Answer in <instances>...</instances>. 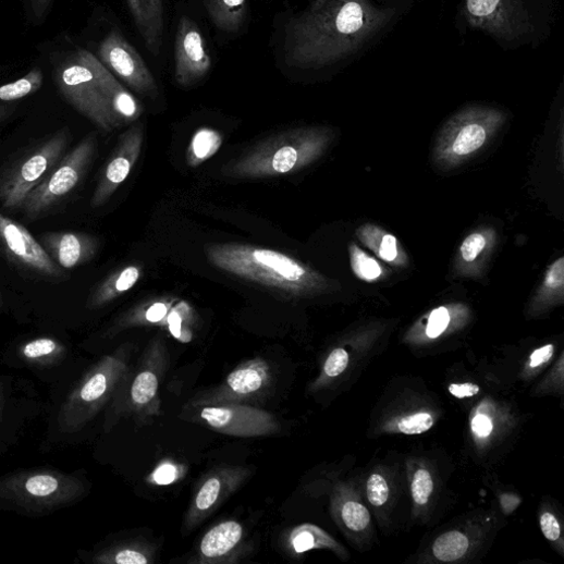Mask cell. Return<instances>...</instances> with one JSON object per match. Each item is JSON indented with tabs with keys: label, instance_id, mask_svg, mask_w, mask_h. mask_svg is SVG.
Returning <instances> with one entry per match:
<instances>
[{
	"label": "cell",
	"instance_id": "obj_40",
	"mask_svg": "<svg viewBox=\"0 0 564 564\" xmlns=\"http://www.w3.org/2000/svg\"><path fill=\"white\" fill-rule=\"evenodd\" d=\"M179 478V467L172 463L160 465L152 475L154 482L159 486H168Z\"/></svg>",
	"mask_w": 564,
	"mask_h": 564
},
{
	"label": "cell",
	"instance_id": "obj_26",
	"mask_svg": "<svg viewBox=\"0 0 564 564\" xmlns=\"http://www.w3.org/2000/svg\"><path fill=\"white\" fill-rule=\"evenodd\" d=\"M44 84V72L40 68L32 69L23 77L0 85V105H11L37 93Z\"/></svg>",
	"mask_w": 564,
	"mask_h": 564
},
{
	"label": "cell",
	"instance_id": "obj_19",
	"mask_svg": "<svg viewBox=\"0 0 564 564\" xmlns=\"http://www.w3.org/2000/svg\"><path fill=\"white\" fill-rule=\"evenodd\" d=\"M74 57L90 70L103 91L105 97L123 124L139 119L143 113V108L139 102L96 54L84 49H78Z\"/></svg>",
	"mask_w": 564,
	"mask_h": 564
},
{
	"label": "cell",
	"instance_id": "obj_44",
	"mask_svg": "<svg viewBox=\"0 0 564 564\" xmlns=\"http://www.w3.org/2000/svg\"><path fill=\"white\" fill-rule=\"evenodd\" d=\"M449 392L457 399L474 397L479 394L480 388L475 384H452Z\"/></svg>",
	"mask_w": 564,
	"mask_h": 564
},
{
	"label": "cell",
	"instance_id": "obj_41",
	"mask_svg": "<svg viewBox=\"0 0 564 564\" xmlns=\"http://www.w3.org/2000/svg\"><path fill=\"white\" fill-rule=\"evenodd\" d=\"M540 526L548 540L555 541L560 538L561 529L557 519L551 513H543L540 517Z\"/></svg>",
	"mask_w": 564,
	"mask_h": 564
},
{
	"label": "cell",
	"instance_id": "obj_39",
	"mask_svg": "<svg viewBox=\"0 0 564 564\" xmlns=\"http://www.w3.org/2000/svg\"><path fill=\"white\" fill-rule=\"evenodd\" d=\"M450 322V315L445 308H439L434 310L430 318L427 327V334L429 338H438L447 328Z\"/></svg>",
	"mask_w": 564,
	"mask_h": 564
},
{
	"label": "cell",
	"instance_id": "obj_10",
	"mask_svg": "<svg viewBox=\"0 0 564 564\" xmlns=\"http://www.w3.org/2000/svg\"><path fill=\"white\" fill-rule=\"evenodd\" d=\"M186 416L211 430L238 438L270 437L281 431V424L269 412L245 404L187 406Z\"/></svg>",
	"mask_w": 564,
	"mask_h": 564
},
{
	"label": "cell",
	"instance_id": "obj_22",
	"mask_svg": "<svg viewBox=\"0 0 564 564\" xmlns=\"http://www.w3.org/2000/svg\"><path fill=\"white\" fill-rule=\"evenodd\" d=\"M134 24L152 56H159L164 38L163 0H126Z\"/></svg>",
	"mask_w": 564,
	"mask_h": 564
},
{
	"label": "cell",
	"instance_id": "obj_36",
	"mask_svg": "<svg viewBox=\"0 0 564 564\" xmlns=\"http://www.w3.org/2000/svg\"><path fill=\"white\" fill-rule=\"evenodd\" d=\"M432 426L433 418L426 413L405 417L399 422L400 431L405 434H420L431 429Z\"/></svg>",
	"mask_w": 564,
	"mask_h": 564
},
{
	"label": "cell",
	"instance_id": "obj_14",
	"mask_svg": "<svg viewBox=\"0 0 564 564\" xmlns=\"http://www.w3.org/2000/svg\"><path fill=\"white\" fill-rule=\"evenodd\" d=\"M99 60L139 96L155 100L159 94L157 81L139 54L118 29L101 41Z\"/></svg>",
	"mask_w": 564,
	"mask_h": 564
},
{
	"label": "cell",
	"instance_id": "obj_31",
	"mask_svg": "<svg viewBox=\"0 0 564 564\" xmlns=\"http://www.w3.org/2000/svg\"><path fill=\"white\" fill-rule=\"evenodd\" d=\"M22 355L29 360H44L64 353L61 343L50 338H39L25 343L21 350Z\"/></svg>",
	"mask_w": 564,
	"mask_h": 564
},
{
	"label": "cell",
	"instance_id": "obj_30",
	"mask_svg": "<svg viewBox=\"0 0 564 564\" xmlns=\"http://www.w3.org/2000/svg\"><path fill=\"white\" fill-rule=\"evenodd\" d=\"M487 140L486 128L477 123H471L462 127L454 144L453 151L458 156L475 152L483 146Z\"/></svg>",
	"mask_w": 564,
	"mask_h": 564
},
{
	"label": "cell",
	"instance_id": "obj_25",
	"mask_svg": "<svg viewBox=\"0 0 564 564\" xmlns=\"http://www.w3.org/2000/svg\"><path fill=\"white\" fill-rule=\"evenodd\" d=\"M139 277L140 269L137 266H128L114 272L93 293L87 307L97 309L107 306L131 291L137 284Z\"/></svg>",
	"mask_w": 564,
	"mask_h": 564
},
{
	"label": "cell",
	"instance_id": "obj_35",
	"mask_svg": "<svg viewBox=\"0 0 564 564\" xmlns=\"http://www.w3.org/2000/svg\"><path fill=\"white\" fill-rule=\"evenodd\" d=\"M366 492L369 503L378 507L384 505L390 496L389 485L380 475H373L368 479Z\"/></svg>",
	"mask_w": 564,
	"mask_h": 564
},
{
	"label": "cell",
	"instance_id": "obj_28",
	"mask_svg": "<svg viewBox=\"0 0 564 564\" xmlns=\"http://www.w3.org/2000/svg\"><path fill=\"white\" fill-rule=\"evenodd\" d=\"M222 145V137L219 133L204 128L193 139L187 151V162L196 167L214 156Z\"/></svg>",
	"mask_w": 564,
	"mask_h": 564
},
{
	"label": "cell",
	"instance_id": "obj_29",
	"mask_svg": "<svg viewBox=\"0 0 564 564\" xmlns=\"http://www.w3.org/2000/svg\"><path fill=\"white\" fill-rule=\"evenodd\" d=\"M467 549V537L456 530L441 535L432 547L436 557L443 562H452L462 557Z\"/></svg>",
	"mask_w": 564,
	"mask_h": 564
},
{
	"label": "cell",
	"instance_id": "obj_48",
	"mask_svg": "<svg viewBox=\"0 0 564 564\" xmlns=\"http://www.w3.org/2000/svg\"><path fill=\"white\" fill-rule=\"evenodd\" d=\"M16 111V108L11 105H0V124L7 122Z\"/></svg>",
	"mask_w": 564,
	"mask_h": 564
},
{
	"label": "cell",
	"instance_id": "obj_3",
	"mask_svg": "<svg viewBox=\"0 0 564 564\" xmlns=\"http://www.w3.org/2000/svg\"><path fill=\"white\" fill-rule=\"evenodd\" d=\"M87 492L78 478L56 469L37 468L0 479V511L45 516L69 507Z\"/></svg>",
	"mask_w": 564,
	"mask_h": 564
},
{
	"label": "cell",
	"instance_id": "obj_9",
	"mask_svg": "<svg viewBox=\"0 0 564 564\" xmlns=\"http://www.w3.org/2000/svg\"><path fill=\"white\" fill-rule=\"evenodd\" d=\"M54 79L63 99L103 132L111 133L124 125L105 97L96 77L75 57L57 68Z\"/></svg>",
	"mask_w": 564,
	"mask_h": 564
},
{
	"label": "cell",
	"instance_id": "obj_1",
	"mask_svg": "<svg viewBox=\"0 0 564 564\" xmlns=\"http://www.w3.org/2000/svg\"><path fill=\"white\" fill-rule=\"evenodd\" d=\"M393 15L368 0H314L285 27V64L302 71L334 64L358 50Z\"/></svg>",
	"mask_w": 564,
	"mask_h": 564
},
{
	"label": "cell",
	"instance_id": "obj_42",
	"mask_svg": "<svg viewBox=\"0 0 564 564\" xmlns=\"http://www.w3.org/2000/svg\"><path fill=\"white\" fill-rule=\"evenodd\" d=\"M564 282V259L560 258L557 261H555L550 270L548 271L547 278H545V285L549 289H559L563 286Z\"/></svg>",
	"mask_w": 564,
	"mask_h": 564
},
{
	"label": "cell",
	"instance_id": "obj_47",
	"mask_svg": "<svg viewBox=\"0 0 564 564\" xmlns=\"http://www.w3.org/2000/svg\"><path fill=\"white\" fill-rule=\"evenodd\" d=\"M473 429L480 437H487L492 432L493 424L488 417L480 415L475 418Z\"/></svg>",
	"mask_w": 564,
	"mask_h": 564
},
{
	"label": "cell",
	"instance_id": "obj_8",
	"mask_svg": "<svg viewBox=\"0 0 564 564\" xmlns=\"http://www.w3.org/2000/svg\"><path fill=\"white\" fill-rule=\"evenodd\" d=\"M98 140L89 134L62 157L24 203L22 210L29 221H36L70 196L82 182L94 157Z\"/></svg>",
	"mask_w": 564,
	"mask_h": 564
},
{
	"label": "cell",
	"instance_id": "obj_7",
	"mask_svg": "<svg viewBox=\"0 0 564 564\" xmlns=\"http://www.w3.org/2000/svg\"><path fill=\"white\" fill-rule=\"evenodd\" d=\"M69 142L70 132L63 128L0 173V205L10 211L22 209L29 194L62 159Z\"/></svg>",
	"mask_w": 564,
	"mask_h": 564
},
{
	"label": "cell",
	"instance_id": "obj_45",
	"mask_svg": "<svg viewBox=\"0 0 564 564\" xmlns=\"http://www.w3.org/2000/svg\"><path fill=\"white\" fill-rule=\"evenodd\" d=\"M54 0H30V10L36 21L47 17Z\"/></svg>",
	"mask_w": 564,
	"mask_h": 564
},
{
	"label": "cell",
	"instance_id": "obj_5",
	"mask_svg": "<svg viewBox=\"0 0 564 564\" xmlns=\"http://www.w3.org/2000/svg\"><path fill=\"white\" fill-rule=\"evenodd\" d=\"M320 136L308 130H291L261 140L228 162L222 173L235 179H259L289 174L308 163Z\"/></svg>",
	"mask_w": 564,
	"mask_h": 564
},
{
	"label": "cell",
	"instance_id": "obj_15",
	"mask_svg": "<svg viewBox=\"0 0 564 564\" xmlns=\"http://www.w3.org/2000/svg\"><path fill=\"white\" fill-rule=\"evenodd\" d=\"M0 249L17 266L50 279L65 277L44 246L21 223L0 212Z\"/></svg>",
	"mask_w": 564,
	"mask_h": 564
},
{
	"label": "cell",
	"instance_id": "obj_27",
	"mask_svg": "<svg viewBox=\"0 0 564 564\" xmlns=\"http://www.w3.org/2000/svg\"><path fill=\"white\" fill-rule=\"evenodd\" d=\"M287 547L302 554L316 548H333L334 541L319 527L304 524L290 531Z\"/></svg>",
	"mask_w": 564,
	"mask_h": 564
},
{
	"label": "cell",
	"instance_id": "obj_43",
	"mask_svg": "<svg viewBox=\"0 0 564 564\" xmlns=\"http://www.w3.org/2000/svg\"><path fill=\"white\" fill-rule=\"evenodd\" d=\"M380 255L387 261H393L397 258V240L393 235L384 236L380 248Z\"/></svg>",
	"mask_w": 564,
	"mask_h": 564
},
{
	"label": "cell",
	"instance_id": "obj_18",
	"mask_svg": "<svg viewBox=\"0 0 564 564\" xmlns=\"http://www.w3.org/2000/svg\"><path fill=\"white\" fill-rule=\"evenodd\" d=\"M250 552L244 526L226 519L210 528L191 559L195 564H230L240 562Z\"/></svg>",
	"mask_w": 564,
	"mask_h": 564
},
{
	"label": "cell",
	"instance_id": "obj_46",
	"mask_svg": "<svg viewBox=\"0 0 564 564\" xmlns=\"http://www.w3.org/2000/svg\"><path fill=\"white\" fill-rule=\"evenodd\" d=\"M554 347L553 345H545L532 353L530 356V366L538 367L544 363H547L553 354Z\"/></svg>",
	"mask_w": 564,
	"mask_h": 564
},
{
	"label": "cell",
	"instance_id": "obj_37",
	"mask_svg": "<svg viewBox=\"0 0 564 564\" xmlns=\"http://www.w3.org/2000/svg\"><path fill=\"white\" fill-rule=\"evenodd\" d=\"M348 361L347 352L344 348H335L324 363L323 372L328 379H335L347 368Z\"/></svg>",
	"mask_w": 564,
	"mask_h": 564
},
{
	"label": "cell",
	"instance_id": "obj_49",
	"mask_svg": "<svg viewBox=\"0 0 564 564\" xmlns=\"http://www.w3.org/2000/svg\"><path fill=\"white\" fill-rule=\"evenodd\" d=\"M3 305V297H2V292H0V307H2Z\"/></svg>",
	"mask_w": 564,
	"mask_h": 564
},
{
	"label": "cell",
	"instance_id": "obj_17",
	"mask_svg": "<svg viewBox=\"0 0 564 564\" xmlns=\"http://www.w3.org/2000/svg\"><path fill=\"white\" fill-rule=\"evenodd\" d=\"M143 144V124H136L121 136L114 154L101 174L97 189L93 194L91 208L99 209L103 207L118 192L120 185L128 177L137 162Z\"/></svg>",
	"mask_w": 564,
	"mask_h": 564
},
{
	"label": "cell",
	"instance_id": "obj_4",
	"mask_svg": "<svg viewBox=\"0 0 564 564\" xmlns=\"http://www.w3.org/2000/svg\"><path fill=\"white\" fill-rule=\"evenodd\" d=\"M130 359V346L124 345L86 372L61 408L59 425L64 432L82 430L114 400L131 371Z\"/></svg>",
	"mask_w": 564,
	"mask_h": 564
},
{
	"label": "cell",
	"instance_id": "obj_11",
	"mask_svg": "<svg viewBox=\"0 0 564 564\" xmlns=\"http://www.w3.org/2000/svg\"><path fill=\"white\" fill-rule=\"evenodd\" d=\"M270 364L260 357L248 359L233 369L216 388L198 394L187 406L263 403L273 387Z\"/></svg>",
	"mask_w": 564,
	"mask_h": 564
},
{
	"label": "cell",
	"instance_id": "obj_2",
	"mask_svg": "<svg viewBox=\"0 0 564 564\" xmlns=\"http://www.w3.org/2000/svg\"><path fill=\"white\" fill-rule=\"evenodd\" d=\"M216 267L287 296L310 291L317 281L305 265L285 254L241 244H217L207 249Z\"/></svg>",
	"mask_w": 564,
	"mask_h": 564
},
{
	"label": "cell",
	"instance_id": "obj_20",
	"mask_svg": "<svg viewBox=\"0 0 564 564\" xmlns=\"http://www.w3.org/2000/svg\"><path fill=\"white\" fill-rule=\"evenodd\" d=\"M39 243L62 269L71 270L90 261L98 253L96 237L78 232H51L39 236Z\"/></svg>",
	"mask_w": 564,
	"mask_h": 564
},
{
	"label": "cell",
	"instance_id": "obj_23",
	"mask_svg": "<svg viewBox=\"0 0 564 564\" xmlns=\"http://www.w3.org/2000/svg\"><path fill=\"white\" fill-rule=\"evenodd\" d=\"M157 547L144 540H127L105 548L91 555L98 564H150L155 562Z\"/></svg>",
	"mask_w": 564,
	"mask_h": 564
},
{
	"label": "cell",
	"instance_id": "obj_33",
	"mask_svg": "<svg viewBox=\"0 0 564 564\" xmlns=\"http://www.w3.org/2000/svg\"><path fill=\"white\" fill-rule=\"evenodd\" d=\"M352 267L356 274L365 280H375L382 273L381 266L378 261L369 258L357 247L352 248Z\"/></svg>",
	"mask_w": 564,
	"mask_h": 564
},
{
	"label": "cell",
	"instance_id": "obj_32",
	"mask_svg": "<svg viewBox=\"0 0 564 564\" xmlns=\"http://www.w3.org/2000/svg\"><path fill=\"white\" fill-rule=\"evenodd\" d=\"M341 517L345 526L354 531L365 529L369 522L370 515L367 508L357 502H346L341 508Z\"/></svg>",
	"mask_w": 564,
	"mask_h": 564
},
{
	"label": "cell",
	"instance_id": "obj_34",
	"mask_svg": "<svg viewBox=\"0 0 564 564\" xmlns=\"http://www.w3.org/2000/svg\"><path fill=\"white\" fill-rule=\"evenodd\" d=\"M433 491V482L431 475L427 469L420 468L415 474L412 483V493L415 503L425 505L428 503Z\"/></svg>",
	"mask_w": 564,
	"mask_h": 564
},
{
	"label": "cell",
	"instance_id": "obj_6",
	"mask_svg": "<svg viewBox=\"0 0 564 564\" xmlns=\"http://www.w3.org/2000/svg\"><path fill=\"white\" fill-rule=\"evenodd\" d=\"M169 365V354L161 339H154L139 360L135 371L114 397L118 415L133 417L138 422H149L161 416L159 390Z\"/></svg>",
	"mask_w": 564,
	"mask_h": 564
},
{
	"label": "cell",
	"instance_id": "obj_24",
	"mask_svg": "<svg viewBox=\"0 0 564 564\" xmlns=\"http://www.w3.org/2000/svg\"><path fill=\"white\" fill-rule=\"evenodd\" d=\"M210 21L220 32L240 33L247 20V0H204Z\"/></svg>",
	"mask_w": 564,
	"mask_h": 564
},
{
	"label": "cell",
	"instance_id": "obj_12",
	"mask_svg": "<svg viewBox=\"0 0 564 564\" xmlns=\"http://www.w3.org/2000/svg\"><path fill=\"white\" fill-rule=\"evenodd\" d=\"M466 21L503 40H516L534 30L525 0H465Z\"/></svg>",
	"mask_w": 564,
	"mask_h": 564
},
{
	"label": "cell",
	"instance_id": "obj_13",
	"mask_svg": "<svg viewBox=\"0 0 564 564\" xmlns=\"http://www.w3.org/2000/svg\"><path fill=\"white\" fill-rule=\"evenodd\" d=\"M252 474L253 469L248 466L222 465L213 468L200 483L186 511L183 530L194 531L236 493Z\"/></svg>",
	"mask_w": 564,
	"mask_h": 564
},
{
	"label": "cell",
	"instance_id": "obj_38",
	"mask_svg": "<svg viewBox=\"0 0 564 564\" xmlns=\"http://www.w3.org/2000/svg\"><path fill=\"white\" fill-rule=\"evenodd\" d=\"M487 246V241L481 234L469 235L461 247V253L466 261H474Z\"/></svg>",
	"mask_w": 564,
	"mask_h": 564
},
{
	"label": "cell",
	"instance_id": "obj_16",
	"mask_svg": "<svg viewBox=\"0 0 564 564\" xmlns=\"http://www.w3.org/2000/svg\"><path fill=\"white\" fill-rule=\"evenodd\" d=\"M212 69V58L207 49L198 24L187 16L177 22L174 41V79L180 87H193Z\"/></svg>",
	"mask_w": 564,
	"mask_h": 564
},
{
	"label": "cell",
	"instance_id": "obj_21",
	"mask_svg": "<svg viewBox=\"0 0 564 564\" xmlns=\"http://www.w3.org/2000/svg\"><path fill=\"white\" fill-rule=\"evenodd\" d=\"M191 318V310L186 307H179L169 312V308L163 303H156L150 306L144 314L133 311L124 316L111 331L117 334L124 329L142 326V324H159L167 327L169 332L179 341L189 342L192 332L185 327V319Z\"/></svg>",
	"mask_w": 564,
	"mask_h": 564
}]
</instances>
